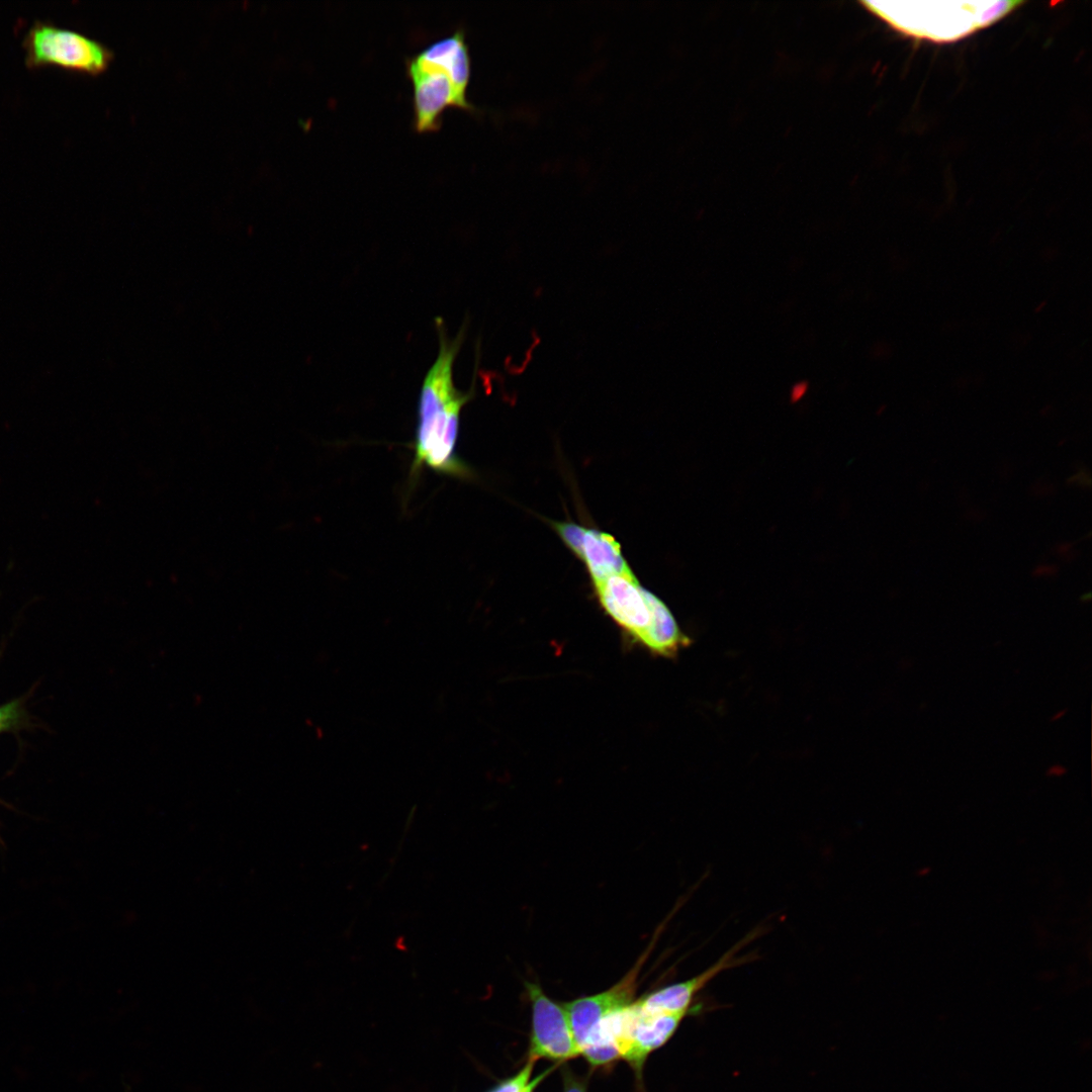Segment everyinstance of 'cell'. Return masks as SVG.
<instances>
[{
	"label": "cell",
	"mask_w": 1092,
	"mask_h": 1092,
	"mask_svg": "<svg viewBox=\"0 0 1092 1092\" xmlns=\"http://www.w3.org/2000/svg\"><path fill=\"white\" fill-rule=\"evenodd\" d=\"M1066 772H1067V768L1064 765H1062V764H1053V765L1048 767L1045 774H1046L1048 777L1058 778V777L1064 776Z\"/></svg>",
	"instance_id": "15"
},
{
	"label": "cell",
	"mask_w": 1092,
	"mask_h": 1092,
	"mask_svg": "<svg viewBox=\"0 0 1092 1092\" xmlns=\"http://www.w3.org/2000/svg\"><path fill=\"white\" fill-rule=\"evenodd\" d=\"M533 1065L534 1062L528 1060L525 1066L515 1076L503 1081L489 1092H529L530 1090H533L548 1073L547 1071L531 1081L530 1078Z\"/></svg>",
	"instance_id": "11"
},
{
	"label": "cell",
	"mask_w": 1092,
	"mask_h": 1092,
	"mask_svg": "<svg viewBox=\"0 0 1092 1092\" xmlns=\"http://www.w3.org/2000/svg\"><path fill=\"white\" fill-rule=\"evenodd\" d=\"M1023 1L862 2L896 30L937 42L954 41L1010 13Z\"/></svg>",
	"instance_id": "4"
},
{
	"label": "cell",
	"mask_w": 1092,
	"mask_h": 1092,
	"mask_svg": "<svg viewBox=\"0 0 1092 1092\" xmlns=\"http://www.w3.org/2000/svg\"><path fill=\"white\" fill-rule=\"evenodd\" d=\"M531 1091V1090H530Z\"/></svg>",
	"instance_id": "19"
},
{
	"label": "cell",
	"mask_w": 1092,
	"mask_h": 1092,
	"mask_svg": "<svg viewBox=\"0 0 1092 1092\" xmlns=\"http://www.w3.org/2000/svg\"><path fill=\"white\" fill-rule=\"evenodd\" d=\"M606 613L633 640L655 655L674 657L690 645L667 606L640 585L632 571L594 583Z\"/></svg>",
	"instance_id": "3"
},
{
	"label": "cell",
	"mask_w": 1092,
	"mask_h": 1092,
	"mask_svg": "<svg viewBox=\"0 0 1092 1092\" xmlns=\"http://www.w3.org/2000/svg\"><path fill=\"white\" fill-rule=\"evenodd\" d=\"M563 1092H585V1085L580 1080L565 1074Z\"/></svg>",
	"instance_id": "13"
},
{
	"label": "cell",
	"mask_w": 1092,
	"mask_h": 1092,
	"mask_svg": "<svg viewBox=\"0 0 1092 1092\" xmlns=\"http://www.w3.org/2000/svg\"><path fill=\"white\" fill-rule=\"evenodd\" d=\"M532 1009L529 1059L566 1061L580 1055L563 1005L549 998L541 986L525 982Z\"/></svg>",
	"instance_id": "6"
},
{
	"label": "cell",
	"mask_w": 1092,
	"mask_h": 1092,
	"mask_svg": "<svg viewBox=\"0 0 1092 1092\" xmlns=\"http://www.w3.org/2000/svg\"><path fill=\"white\" fill-rule=\"evenodd\" d=\"M745 937L737 945L724 953L716 963L697 976L686 981L677 982L660 989L639 999L637 1004L646 1013H686L690 1009L696 995L723 971L742 964L743 958H735Z\"/></svg>",
	"instance_id": "9"
},
{
	"label": "cell",
	"mask_w": 1092,
	"mask_h": 1092,
	"mask_svg": "<svg viewBox=\"0 0 1092 1092\" xmlns=\"http://www.w3.org/2000/svg\"><path fill=\"white\" fill-rule=\"evenodd\" d=\"M808 387L809 383L805 380L795 383L790 393L791 401L796 402L800 400L807 393Z\"/></svg>",
	"instance_id": "14"
},
{
	"label": "cell",
	"mask_w": 1092,
	"mask_h": 1092,
	"mask_svg": "<svg viewBox=\"0 0 1092 1092\" xmlns=\"http://www.w3.org/2000/svg\"><path fill=\"white\" fill-rule=\"evenodd\" d=\"M553 527L566 546L583 561L594 583L631 571L620 544L612 535L570 522H555Z\"/></svg>",
	"instance_id": "8"
},
{
	"label": "cell",
	"mask_w": 1092,
	"mask_h": 1092,
	"mask_svg": "<svg viewBox=\"0 0 1092 1092\" xmlns=\"http://www.w3.org/2000/svg\"><path fill=\"white\" fill-rule=\"evenodd\" d=\"M1066 711H1067L1066 709H1064V710H1061V711H1058V712H1057V713H1056V714H1055V715H1054V716L1052 717V721H1058V720H1060L1061 718H1063V717L1065 716V714H1066Z\"/></svg>",
	"instance_id": "17"
},
{
	"label": "cell",
	"mask_w": 1092,
	"mask_h": 1092,
	"mask_svg": "<svg viewBox=\"0 0 1092 1092\" xmlns=\"http://www.w3.org/2000/svg\"><path fill=\"white\" fill-rule=\"evenodd\" d=\"M406 72L413 84L414 124L419 132L437 130L447 107L476 111L467 98L471 61L462 29L408 59Z\"/></svg>",
	"instance_id": "2"
},
{
	"label": "cell",
	"mask_w": 1092,
	"mask_h": 1092,
	"mask_svg": "<svg viewBox=\"0 0 1092 1092\" xmlns=\"http://www.w3.org/2000/svg\"><path fill=\"white\" fill-rule=\"evenodd\" d=\"M461 341V334L453 340L439 329L438 356L423 381L419 398L414 471L426 466L451 476L470 475L456 451L460 413L473 395L472 391L457 389L453 380V364Z\"/></svg>",
	"instance_id": "1"
},
{
	"label": "cell",
	"mask_w": 1092,
	"mask_h": 1092,
	"mask_svg": "<svg viewBox=\"0 0 1092 1092\" xmlns=\"http://www.w3.org/2000/svg\"><path fill=\"white\" fill-rule=\"evenodd\" d=\"M621 1059L640 1075L647 1057L669 1040L687 1014H651L644 1012L639 1005Z\"/></svg>",
	"instance_id": "10"
},
{
	"label": "cell",
	"mask_w": 1092,
	"mask_h": 1092,
	"mask_svg": "<svg viewBox=\"0 0 1092 1092\" xmlns=\"http://www.w3.org/2000/svg\"><path fill=\"white\" fill-rule=\"evenodd\" d=\"M645 959L646 953H643L633 969L608 990L562 1004L579 1052L608 1015L632 1003L637 978Z\"/></svg>",
	"instance_id": "7"
},
{
	"label": "cell",
	"mask_w": 1092,
	"mask_h": 1092,
	"mask_svg": "<svg viewBox=\"0 0 1092 1092\" xmlns=\"http://www.w3.org/2000/svg\"><path fill=\"white\" fill-rule=\"evenodd\" d=\"M529 1092H533V1090H531V1091H529Z\"/></svg>",
	"instance_id": "18"
},
{
	"label": "cell",
	"mask_w": 1092,
	"mask_h": 1092,
	"mask_svg": "<svg viewBox=\"0 0 1092 1092\" xmlns=\"http://www.w3.org/2000/svg\"><path fill=\"white\" fill-rule=\"evenodd\" d=\"M1056 573H1057V568L1054 565H1041V566L1036 567L1035 570H1034V575H1036V576H1043V575L1052 576V575H1054Z\"/></svg>",
	"instance_id": "16"
},
{
	"label": "cell",
	"mask_w": 1092,
	"mask_h": 1092,
	"mask_svg": "<svg viewBox=\"0 0 1092 1092\" xmlns=\"http://www.w3.org/2000/svg\"><path fill=\"white\" fill-rule=\"evenodd\" d=\"M28 68L58 67L88 75L105 72L112 53L101 42L49 21H35L22 40Z\"/></svg>",
	"instance_id": "5"
},
{
	"label": "cell",
	"mask_w": 1092,
	"mask_h": 1092,
	"mask_svg": "<svg viewBox=\"0 0 1092 1092\" xmlns=\"http://www.w3.org/2000/svg\"><path fill=\"white\" fill-rule=\"evenodd\" d=\"M22 710L17 701L0 706V731L16 728L22 719Z\"/></svg>",
	"instance_id": "12"
}]
</instances>
